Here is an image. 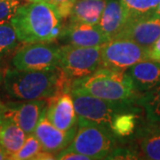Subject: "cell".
<instances>
[{"mask_svg":"<svg viewBox=\"0 0 160 160\" xmlns=\"http://www.w3.org/2000/svg\"><path fill=\"white\" fill-rule=\"evenodd\" d=\"M153 14H154L155 16H157V17H158L160 19V3L159 5L157 6V8H156V10L153 12Z\"/></svg>","mask_w":160,"mask_h":160,"instance_id":"obj_32","label":"cell"},{"mask_svg":"<svg viewBox=\"0 0 160 160\" xmlns=\"http://www.w3.org/2000/svg\"><path fill=\"white\" fill-rule=\"evenodd\" d=\"M118 137L104 126L89 123L78 124L74 138L65 149L89 157L92 159H106L117 147Z\"/></svg>","mask_w":160,"mask_h":160,"instance_id":"obj_4","label":"cell"},{"mask_svg":"<svg viewBox=\"0 0 160 160\" xmlns=\"http://www.w3.org/2000/svg\"><path fill=\"white\" fill-rule=\"evenodd\" d=\"M160 36V19L154 14L127 22L117 38H126L149 48Z\"/></svg>","mask_w":160,"mask_h":160,"instance_id":"obj_12","label":"cell"},{"mask_svg":"<svg viewBox=\"0 0 160 160\" xmlns=\"http://www.w3.org/2000/svg\"><path fill=\"white\" fill-rule=\"evenodd\" d=\"M107 0H76L69 14V22L97 25Z\"/></svg>","mask_w":160,"mask_h":160,"instance_id":"obj_17","label":"cell"},{"mask_svg":"<svg viewBox=\"0 0 160 160\" xmlns=\"http://www.w3.org/2000/svg\"><path fill=\"white\" fill-rule=\"evenodd\" d=\"M102 46L82 47L66 44L61 46L59 69L69 81L92 74L101 67Z\"/></svg>","mask_w":160,"mask_h":160,"instance_id":"obj_6","label":"cell"},{"mask_svg":"<svg viewBox=\"0 0 160 160\" xmlns=\"http://www.w3.org/2000/svg\"><path fill=\"white\" fill-rule=\"evenodd\" d=\"M70 94L78 117V124L89 123L110 129L115 115L132 108V103L108 101L80 92L70 90Z\"/></svg>","mask_w":160,"mask_h":160,"instance_id":"obj_5","label":"cell"},{"mask_svg":"<svg viewBox=\"0 0 160 160\" xmlns=\"http://www.w3.org/2000/svg\"><path fill=\"white\" fill-rule=\"evenodd\" d=\"M67 44L82 47L102 46L109 41L99 25L86 23H71L63 28L61 37Z\"/></svg>","mask_w":160,"mask_h":160,"instance_id":"obj_13","label":"cell"},{"mask_svg":"<svg viewBox=\"0 0 160 160\" xmlns=\"http://www.w3.org/2000/svg\"><path fill=\"white\" fill-rule=\"evenodd\" d=\"M33 159L36 160H50V159H55V156H53L52 153H50L46 150H40L38 154L34 157Z\"/></svg>","mask_w":160,"mask_h":160,"instance_id":"obj_29","label":"cell"},{"mask_svg":"<svg viewBox=\"0 0 160 160\" xmlns=\"http://www.w3.org/2000/svg\"><path fill=\"white\" fill-rule=\"evenodd\" d=\"M46 118L62 131L78 126V117L70 91H61L46 99Z\"/></svg>","mask_w":160,"mask_h":160,"instance_id":"obj_10","label":"cell"},{"mask_svg":"<svg viewBox=\"0 0 160 160\" xmlns=\"http://www.w3.org/2000/svg\"><path fill=\"white\" fill-rule=\"evenodd\" d=\"M40 150H42V147H41V144L38 142V140L36 138L33 133L29 134V135H27V138L22 146V148L14 154L11 155L8 158V159H33L35 156L38 154Z\"/></svg>","mask_w":160,"mask_h":160,"instance_id":"obj_23","label":"cell"},{"mask_svg":"<svg viewBox=\"0 0 160 160\" xmlns=\"http://www.w3.org/2000/svg\"><path fill=\"white\" fill-rule=\"evenodd\" d=\"M149 59L152 61H159L160 60V36L158 39L154 42V44L149 48Z\"/></svg>","mask_w":160,"mask_h":160,"instance_id":"obj_28","label":"cell"},{"mask_svg":"<svg viewBox=\"0 0 160 160\" xmlns=\"http://www.w3.org/2000/svg\"><path fill=\"white\" fill-rule=\"evenodd\" d=\"M120 2L125 8L129 22L152 15L160 0H120Z\"/></svg>","mask_w":160,"mask_h":160,"instance_id":"obj_20","label":"cell"},{"mask_svg":"<svg viewBox=\"0 0 160 160\" xmlns=\"http://www.w3.org/2000/svg\"><path fill=\"white\" fill-rule=\"evenodd\" d=\"M21 5V0H0V24L10 22Z\"/></svg>","mask_w":160,"mask_h":160,"instance_id":"obj_24","label":"cell"},{"mask_svg":"<svg viewBox=\"0 0 160 160\" xmlns=\"http://www.w3.org/2000/svg\"><path fill=\"white\" fill-rule=\"evenodd\" d=\"M29 1H39V0H29Z\"/></svg>","mask_w":160,"mask_h":160,"instance_id":"obj_34","label":"cell"},{"mask_svg":"<svg viewBox=\"0 0 160 160\" xmlns=\"http://www.w3.org/2000/svg\"><path fill=\"white\" fill-rule=\"evenodd\" d=\"M26 138L27 133L20 126L11 120L3 118L0 124V145L8 158L22 148Z\"/></svg>","mask_w":160,"mask_h":160,"instance_id":"obj_18","label":"cell"},{"mask_svg":"<svg viewBox=\"0 0 160 160\" xmlns=\"http://www.w3.org/2000/svg\"><path fill=\"white\" fill-rule=\"evenodd\" d=\"M46 109V100L20 101V102L6 104L3 116L4 118L15 123L29 135L34 132Z\"/></svg>","mask_w":160,"mask_h":160,"instance_id":"obj_9","label":"cell"},{"mask_svg":"<svg viewBox=\"0 0 160 160\" xmlns=\"http://www.w3.org/2000/svg\"><path fill=\"white\" fill-rule=\"evenodd\" d=\"M4 107H5V105H4V104H2V103H0V124H1L2 120H3V118H4V116H3Z\"/></svg>","mask_w":160,"mask_h":160,"instance_id":"obj_31","label":"cell"},{"mask_svg":"<svg viewBox=\"0 0 160 160\" xmlns=\"http://www.w3.org/2000/svg\"><path fill=\"white\" fill-rule=\"evenodd\" d=\"M2 159H8V155L4 148L0 145V160Z\"/></svg>","mask_w":160,"mask_h":160,"instance_id":"obj_30","label":"cell"},{"mask_svg":"<svg viewBox=\"0 0 160 160\" xmlns=\"http://www.w3.org/2000/svg\"><path fill=\"white\" fill-rule=\"evenodd\" d=\"M140 158L160 160V123L148 122L138 132Z\"/></svg>","mask_w":160,"mask_h":160,"instance_id":"obj_16","label":"cell"},{"mask_svg":"<svg viewBox=\"0 0 160 160\" xmlns=\"http://www.w3.org/2000/svg\"><path fill=\"white\" fill-rule=\"evenodd\" d=\"M2 78H2V74H1V72H0V82L2 81Z\"/></svg>","mask_w":160,"mask_h":160,"instance_id":"obj_33","label":"cell"},{"mask_svg":"<svg viewBox=\"0 0 160 160\" xmlns=\"http://www.w3.org/2000/svg\"><path fill=\"white\" fill-rule=\"evenodd\" d=\"M138 92H145L160 86V62L147 60L126 70Z\"/></svg>","mask_w":160,"mask_h":160,"instance_id":"obj_14","label":"cell"},{"mask_svg":"<svg viewBox=\"0 0 160 160\" xmlns=\"http://www.w3.org/2000/svg\"><path fill=\"white\" fill-rule=\"evenodd\" d=\"M70 90L112 102L133 103L138 99L137 90L126 70L105 67L99 68L86 77L72 80Z\"/></svg>","mask_w":160,"mask_h":160,"instance_id":"obj_3","label":"cell"},{"mask_svg":"<svg viewBox=\"0 0 160 160\" xmlns=\"http://www.w3.org/2000/svg\"><path fill=\"white\" fill-rule=\"evenodd\" d=\"M70 84L61 70L7 69L4 86L7 94L18 101L46 100L61 91H70Z\"/></svg>","mask_w":160,"mask_h":160,"instance_id":"obj_2","label":"cell"},{"mask_svg":"<svg viewBox=\"0 0 160 160\" xmlns=\"http://www.w3.org/2000/svg\"><path fill=\"white\" fill-rule=\"evenodd\" d=\"M140 155L137 149L132 147H116L106 159H138Z\"/></svg>","mask_w":160,"mask_h":160,"instance_id":"obj_25","label":"cell"},{"mask_svg":"<svg viewBox=\"0 0 160 160\" xmlns=\"http://www.w3.org/2000/svg\"><path fill=\"white\" fill-rule=\"evenodd\" d=\"M137 118L133 108L122 110L115 115L110 125V130L117 137L129 136L134 132Z\"/></svg>","mask_w":160,"mask_h":160,"instance_id":"obj_19","label":"cell"},{"mask_svg":"<svg viewBox=\"0 0 160 160\" xmlns=\"http://www.w3.org/2000/svg\"><path fill=\"white\" fill-rule=\"evenodd\" d=\"M20 41L11 22L0 24V60L9 54Z\"/></svg>","mask_w":160,"mask_h":160,"instance_id":"obj_22","label":"cell"},{"mask_svg":"<svg viewBox=\"0 0 160 160\" xmlns=\"http://www.w3.org/2000/svg\"><path fill=\"white\" fill-rule=\"evenodd\" d=\"M39 1L47 2L48 4L53 6L62 19L69 17L72 10V7L76 2V0H39Z\"/></svg>","mask_w":160,"mask_h":160,"instance_id":"obj_26","label":"cell"},{"mask_svg":"<svg viewBox=\"0 0 160 160\" xmlns=\"http://www.w3.org/2000/svg\"><path fill=\"white\" fill-rule=\"evenodd\" d=\"M127 22L128 18L120 0H107L98 25L109 40L117 38Z\"/></svg>","mask_w":160,"mask_h":160,"instance_id":"obj_15","label":"cell"},{"mask_svg":"<svg viewBox=\"0 0 160 160\" xmlns=\"http://www.w3.org/2000/svg\"><path fill=\"white\" fill-rule=\"evenodd\" d=\"M55 159L61 160H92L86 155L78 153L75 151H68L63 149L55 155Z\"/></svg>","mask_w":160,"mask_h":160,"instance_id":"obj_27","label":"cell"},{"mask_svg":"<svg viewBox=\"0 0 160 160\" xmlns=\"http://www.w3.org/2000/svg\"><path fill=\"white\" fill-rule=\"evenodd\" d=\"M158 62H160V60H159V61H158Z\"/></svg>","mask_w":160,"mask_h":160,"instance_id":"obj_35","label":"cell"},{"mask_svg":"<svg viewBox=\"0 0 160 160\" xmlns=\"http://www.w3.org/2000/svg\"><path fill=\"white\" fill-rule=\"evenodd\" d=\"M61 46L50 42L29 43L13 55L12 66L18 69L51 70L59 69Z\"/></svg>","mask_w":160,"mask_h":160,"instance_id":"obj_8","label":"cell"},{"mask_svg":"<svg viewBox=\"0 0 160 160\" xmlns=\"http://www.w3.org/2000/svg\"><path fill=\"white\" fill-rule=\"evenodd\" d=\"M77 129L78 126L68 131L59 129L48 120L45 112L36 127L33 134L38 140L43 150L52 154H57L58 152L65 149L70 144L76 134Z\"/></svg>","mask_w":160,"mask_h":160,"instance_id":"obj_11","label":"cell"},{"mask_svg":"<svg viewBox=\"0 0 160 160\" xmlns=\"http://www.w3.org/2000/svg\"><path fill=\"white\" fill-rule=\"evenodd\" d=\"M137 103L144 109L148 122L160 123V86L143 92L138 97Z\"/></svg>","mask_w":160,"mask_h":160,"instance_id":"obj_21","label":"cell"},{"mask_svg":"<svg viewBox=\"0 0 160 160\" xmlns=\"http://www.w3.org/2000/svg\"><path fill=\"white\" fill-rule=\"evenodd\" d=\"M10 22L21 42H52L63 31L62 18L45 1H29L17 8Z\"/></svg>","mask_w":160,"mask_h":160,"instance_id":"obj_1","label":"cell"},{"mask_svg":"<svg viewBox=\"0 0 160 160\" xmlns=\"http://www.w3.org/2000/svg\"><path fill=\"white\" fill-rule=\"evenodd\" d=\"M147 60H150L149 48L132 40L115 38L102 46L101 67L126 70L137 62Z\"/></svg>","mask_w":160,"mask_h":160,"instance_id":"obj_7","label":"cell"}]
</instances>
